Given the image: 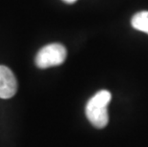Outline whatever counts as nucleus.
Masks as SVG:
<instances>
[{
  "mask_svg": "<svg viewBox=\"0 0 148 147\" xmlns=\"http://www.w3.org/2000/svg\"><path fill=\"white\" fill-rule=\"evenodd\" d=\"M111 93L107 90H101L94 95L87 102L85 113L91 124L96 128H104L109 120L108 104L111 101Z\"/></svg>",
  "mask_w": 148,
  "mask_h": 147,
  "instance_id": "1",
  "label": "nucleus"
},
{
  "mask_svg": "<svg viewBox=\"0 0 148 147\" xmlns=\"http://www.w3.org/2000/svg\"><path fill=\"white\" fill-rule=\"evenodd\" d=\"M67 57L66 48L59 43H52L41 48L37 53L34 62L40 69L58 66L65 61Z\"/></svg>",
  "mask_w": 148,
  "mask_h": 147,
  "instance_id": "2",
  "label": "nucleus"
},
{
  "mask_svg": "<svg viewBox=\"0 0 148 147\" xmlns=\"http://www.w3.org/2000/svg\"><path fill=\"white\" fill-rule=\"evenodd\" d=\"M17 91V80L10 68L0 65V98H11Z\"/></svg>",
  "mask_w": 148,
  "mask_h": 147,
  "instance_id": "3",
  "label": "nucleus"
},
{
  "mask_svg": "<svg viewBox=\"0 0 148 147\" xmlns=\"http://www.w3.org/2000/svg\"><path fill=\"white\" fill-rule=\"evenodd\" d=\"M131 24L137 31L143 32L148 34V12L143 11L137 12L132 17Z\"/></svg>",
  "mask_w": 148,
  "mask_h": 147,
  "instance_id": "4",
  "label": "nucleus"
},
{
  "mask_svg": "<svg viewBox=\"0 0 148 147\" xmlns=\"http://www.w3.org/2000/svg\"><path fill=\"white\" fill-rule=\"evenodd\" d=\"M62 1H64L65 3H68V4H72V3H75L77 0H62Z\"/></svg>",
  "mask_w": 148,
  "mask_h": 147,
  "instance_id": "5",
  "label": "nucleus"
}]
</instances>
